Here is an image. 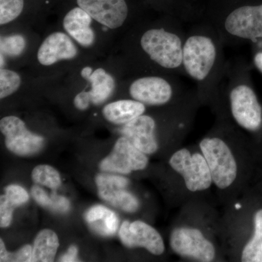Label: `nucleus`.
Wrapping results in <instances>:
<instances>
[{
  "label": "nucleus",
  "instance_id": "28",
  "mask_svg": "<svg viewBox=\"0 0 262 262\" xmlns=\"http://www.w3.org/2000/svg\"><path fill=\"white\" fill-rule=\"evenodd\" d=\"M32 247L30 245H26L13 253L7 252L0 261L32 262Z\"/></svg>",
  "mask_w": 262,
  "mask_h": 262
},
{
  "label": "nucleus",
  "instance_id": "22",
  "mask_svg": "<svg viewBox=\"0 0 262 262\" xmlns=\"http://www.w3.org/2000/svg\"><path fill=\"white\" fill-rule=\"evenodd\" d=\"M33 182L42 184L52 189H56L61 186V178L59 173L51 165H39L33 169Z\"/></svg>",
  "mask_w": 262,
  "mask_h": 262
},
{
  "label": "nucleus",
  "instance_id": "23",
  "mask_svg": "<svg viewBox=\"0 0 262 262\" xmlns=\"http://www.w3.org/2000/svg\"><path fill=\"white\" fill-rule=\"evenodd\" d=\"M21 84V78L13 71L2 69L0 71V98L14 94Z\"/></svg>",
  "mask_w": 262,
  "mask_h": 262
},
{
  "label": "nucleus",
  "instance_id": "31",
  "mask_svg": "<svg viewBox=\"0 0 262 262\" xmlns=\"http://www.w3.org/2000/svg\"><path fill=\"white\" fill-rule=\"evenodd\" d=\"M91 103V98L88 91H82L80 94H77L74 99V105L75 107L82 111L87 110Z\"/></svg>",
  "mask_w": 262,
  "mask_h": 262
},
{
  "label": "nucleus",
  "instance_id": "9",
  "mask_svg": "<svg viewBox=\"0 0 262 262\" xmlns=\"http://www.w3.org/2000/svg\"><path fill=\"white\" fill-rule=\"evenodd\" d=\"M149 159L145 153L138 149L125 136H122L115 143L113 151L101 160L100 169L103 171L128 174L144 170Z\"/></svg>",
  "mask_w": 262,
  "mask_h": 262
},
{
  "label": "nucleus",
  "instance_id": "26",
  "mask_svg": "<svg viewBox=\"0 0 262 262\" xmlns=\"http://www.w3.org/2000/svg\"><path fill=\"white\" fill-rule=\"evenodd\" d=\"M16 208L14 203L5 194L0 196V227H9L13 220V211Z\"/></svg>",
  "mask_w": 262,
  "mask_h": 262
},
{
  "label": "nucleus",
  "instance_id": "33",
  "mask_svg": "<svg viewBox=\"0 0 262 262\" xmlns=\"http://www.w3.org/2000/svg\"><path fill=\"white\" fill-rule=\"evenodd\" d=\"M253 63L255 67L262 74V48L258 50L253 56Z\"/></svg>",
  "mask_w": 262,
  "mask_h": 262
},
{
  "label": "nucleus",
  "instance_id": "1",
  "mask_svg": "<svg viewBox=\"0 0 262 262\" xmlns=\"http://www.w3.org/2000/svg\"><path fill=\"white\" fill-rule=\"evenodd\" d=\"M223 44L220 33L206 20L186 32L183 68L201 94H214L218 91L227 70Z\"/></svg>",
  "mask_w": 262,
  "mask_h": 262
},
{
  "label": "nucleus",
  "instance_id": "17",
  "mask_svg": "<svg viewBox=\"0 0 262 262\" xmlns=\"http://www.w3.org/2000/svg\"><path fill=\"white\" fill-rule=\"evenodd\" d=\"M81 75L91 82V90L89 92L91 103L101 104L113 94L115 89V80L103 69L99 68L93 72L91 67H84Z\"/></svg>",
  "mask_w": 262,
  "mask_h": 262
},
{
  "label": "nucleus",
  "instance_id": "30",
  "mask_svg": "<svg viewBox=\"0 0 262 262\" xmlns=\"http://www.w3.org/2000/svg\"><path fill=\"white\" fill-rule=\"evenodd\" d=\"M51 211L58 213H66L70 208V203L65 196L58 195L56 192L51 194Z\"/></svg>",
  "mask_w": 262,
  "mask_h": 262
},
{
  "label": "nucleus",
  "instance_id": "32",
  "mask_svg": "<svg viewBox=\"0 0 262 262\" xmlns=\"http://www.w3.org/2000/svg\"><path fill=\"white\" fill-rule=\"evenodd\" d=\"M77 253H78L77 248L75 246H71L67 252L60 258L59 261L63 262L77 261H78Z\"/></svg>",
  "mask_w": 262,
  "mask_h": 262
},
{
  "label": "nucleus",
  "instance_id": "34",
  "mask_svg": "<svg viewBox=\"0 0 262 262\" xmlns=\"http://www.w3.org/2000/svg\"><path fill=\"white\" fill-rule=\"evenodd\" d=\"M211 1V0H193L194 4H195L196 8L198 10H200V8L202 5H204L205 3H208V2Z\"/></svg>",
  "mask_w": 262,
  "mask_h": 262
},
{
  "label": "nucleus",
  "instance_id": "25",
  "mask_svg": "<svg viewBox=\"0 0 262 262\" xmlns=\"http://www.w3.org/2000/svg\"><path fill=\"white\" fill-rule=\"evenodd\" d=\"M1 53L10 56H18L26 48V40L23 36L15 34L2 38Z\"/></svg>",
  "mask_w": 262,
  "mask_h": 262
},
{
  "label": "nucleus",
  "instance_id": "21",
  "mask_svg": "<svg viewBox=\"0 0 262 262\" xmlns=\"http://www.w3.org/2000/svg\"><path fill=\"white\" fill-rule=\"evenodd\" d=\"M244 262H262V206L253 215V232L243 248L241 256Z\"/></svg>",
  "mask_w": 262,
  "mask_h": 262
},
{
  "label": "nucleus",
  "instance_id": "13",
  "mask_svg": "<svg viewBox=\"0 0 262 262\" xmlns=\"http://www.w3.org/2000/svg\"><path fill=\"white\" fill-rule=\"evenodd\" d=\"M80 8L107 28L122 27L128 15L125 0H77Z\"/></svg>",
  "mask_w": 262,
  "mask_h": 262
},
{
  "label": "nucleus",
  "instance_id": "27",
  "mask_svg": "<svg viewBox=\"0 0 262 262\" xmlns=\"http://www.w3.org/2000/svg\"><path fill=\"white\" fill-rule=\"evenodd\" d=\"M5 194L13 202L15 206H22L27 203L29 199L28 192L20 186L11 184L5 187Z\"/></svg>",
  "mask_w": 262,
  "mask_h": 262
},
{
  "label": "nucleus",
  "instance_id": "24",
  "mask_svg": "<svg viewBox=\"0 0 262 262\" xmlns=\"http://www.w3.org/2000/svg\"><path fill=\"white\" fill-rule=\"evenodd\" d=\"M24 6V0H0V24L5 25L18 18Z\"/></svg>",
  "mask_w": 262,
  "mask_h": 262
},
{
  "label": "nucleus",
  "instance_id": "16",
  "mask_svg": "<svg viewBox=\"0 0 262 262\" xmlns=\"http://www.w3.org/2000/svg\"><path fill=\"white\" fill-rule=\"evenodd\" d=\"M92 19L87 12L78 7L65 15L63 28L81 46L90 47L96 40V34L91 27Z\"/></svg>",
  "mask_w": 262,
  "mask_h": 262
},
{
  "label": "nucleus",
  "instance_id": "10",
  "mask_svg": "<svg viewBox=\"0 0 262 262\" xmlns=\"http://www.w3.org/2000/svg\"><path fill=\"white\" fill-rule=\"evenodd\" d=\"M173 84L164 77L147 76L134 81L129 93L133 99L144 104L161 106L173 99L176 91Z\"/></svg>",
  "mask_w": 262,
  "mask_h": 262
},
{
  "label": "nucleus",
  "instance_id": "8",
  "mask_svg": "<svg viewBox=\"0 0 262 262\" xmlns=\"http://www.w3.org/2000/svg\"><path fill=\"white\" fill-rule=\"evenodd\" d=\"M0 130L5 136V146L12 152L20 156L36 154L44 146L45 139L28 130L23 120L15 116L3 117Z\"/></svg>",
  "mask_w": 262,
  "mask_h": 262
},
{
  "label": "nucleus",
  "instance_id": "18",
  "mask_svg": "<svg viewBox=\"0 0 262 262\" xmlns=\"http://www.w3.org/2000/svg\"><path fill=\"white\" fill-rule=\"evenodd\" d=\"M145 104L136 100H120L108 103L102 113L106 120L116 125H125L145 113Z\"/></svg>",
  "mask_w": 262,
  "mask_h": 262
},
{
  "label": "nucleus",
  "instance_id": "7",
  "mask_svg": "<svg viewBox=\"0 0 262 262\" xmlns=\"http://www.w3.org/2000/svg\"><path fill=\"white\" fill-rule=\"evenodd\" d=\"M170 246L179 256L198 261H213L216 254L215 246L199 229L187 226L173 229Z\"/></svg>",
  "mask_w": 262,
  "mask_h": 262
},
{
  "label": "nucleus",
  "instance_id": "12",
  "mask_svg": "<svg viewBox=\"0 0 262 262\" xmlns=\"http://www.w3.org/2000/svg\"><path fill=\"white\" fill-rule=\"evenodd\" d=\"M119 237L127 248H144L156 256L165 251V244L159 232L142 221L132 223L124 222L119 231Z\"/></svg>",
  "mask_w": 262,
  "mask_h": 262
},
{
  "label": "nucleus",
  "instance_id": "19",
  "mask_svg": "<svg viewBox=\"0 0 262 262\" xmlns=\"http://www.w3.org/2000/svg\"><path fill=\"white\" fill-rule=\"evenodd\" d=\"M84 220L90 228L103 237L114 235L118 228L119 220L116 213L101 205L89 208L84 214Z\"/></svg>",
  "mask_w": 262,
  "mask_h": 262
},
{
  "label": "nucleus",
  "instance_id": "20",
  "mask_svg": "<svg viewBox=\"0 0 262 262\" xmlns=\"http://www.w3.org/2000/svg\"><path fill=\"white\" fill-rule=\"evenodd\" d=\"M59 247L58 236L49 229L41 230L34 239L32 247V262L54 261L57 250Z\"/></svg>",
  "mask_w": 262,
  "mask_h": 262
},
{
  "label": "nucleus",
  "instance_id": "15",
  "mask_svg": "<svg viewBox=\"0 0 262 262\" xmlns=\"http://www.w3.org/2000/svg\"><path fill=\"white\" fill-rule=\"evenodd\" d=\"M77 53V48L70 37L63 32H54L41 45L37 60L43 66H51L62 60L72 59Z\"/></svg>",
  "mask_w": 262,
  "mask_h": 262
},
{
  "label": "nucleus",
  "instance_id": "5",
  "mask_svg": "<svg viewBox=\"0 0 262 262\" xmlns=\"http://www.w3.org/2000/svg\"><path fill=\"white\" fill-rule=\"evenodd\" d=\"M200 149L211 170L213 184L222 190L228 189L238 176L237 160L228 143L220 136H207L200 142Z\"/></svg>",
  "mask_w": 262,
  "mask_h": 262
},
{
  "label": "nucleus",
  "instance_id": "4",
  "mask_svg": "<svg viewBox=\"0 0 262 262\" xmlns=\"http://www.w3.org/2000/svg\"><path fill=\"white\" fill-rule=\"evenodd\" d=\"M185 35L181 22L170 29H149L141 35V48L160 68L178 75H184L183 46Z\"/></svg>",
  "mask_w": 262,
  "mask_h": 262
},
{
  "label": "nucleus",
  "instance_id": "3",
  "mask_svg": "<svg viewBox=\"0 0 262 262\" xmlns=\"http://www.w3.org/2000/svg\"><path fill=\"white\" fill-rule=\"evenodd\" d=\"M232 73L228 75L227 94L232 118L241 128L258 134L262 131V106L250 79L249 70L246 65H239Z\"/></svg>",
  "mask_w": 262,
  "mask_h": 262
},
{
  "label": "nucleus",
  "instance_id": "11",
  "mask_svg": "<svg viewBox=\"0 0 262 262\" xmlns=\"http://www.w3.org/2000/svg\"><path fill=\"white\" fill-rule=\"evenodd\" d=\"M96 184L98 196L103 201L128 213L137 211L139 201L127 190L128 180L125 177L99 173L96 176Z\"/></svg>",
  "mask_w": 262,
  "mask_h": 262
},
{
  "label": "nucleus",
  "instance_id": "29",
  "mask_svg": "<svg viewBox=\"0 0 262 262\" xmlns=\"http://www.w3.org/2000/svg\"><path fill=\"white\" fill-rule=\"evenodd\" d=\"M31 194L33 199L34 200L39 206L51 209L52 199L51 195H48L42 188L39 186L34 185L31 189Z\"/></svg>",
  "mask_w": 262,
  "mask_h": 262
},
{
  "label": "nucleus",
  "instance_id": "14",
  "mask_svg": "<svg viewBox=\"0 0 262 262\" xmlns=\"http://www.w3.org/2000/svg\"><path fill=\"white\" fill-rule=\"evenodd\" d=\"M156 123L149 115H142L125 124L121 129L122 136L146 155H152L158 149L155 136Z\"/></svg>",
  "mask_w": 262,
  "mask_h": 262
},
{
  "label": "nucleus",
  "instance_id": "6",
  "mask_svg": "<svg viewBox=\"0 0 262 262\" xmlns=\"http://www.w3.org/2000/svg\"><path fill=\"white\" fill-rule=\"evenodd\" d=\"M169 164L182 176L186 187L190 192H203L213 184L209 166L204 155L201 153H192L183 148L172 155Z\"/></svg>",
  "mask_w": 262,
  "mask_h": 262
},
{
  "label": "nucleus",
  "instance_id": "2",
  "mask_svg": "<svg viewBox=\"0 0 262 262\" xmlns=\"http://www.w3.org/2000/svg\"><path fill=\"white\" fill-rule=\"evenodd\" d=\"M200 16L224 43L262 41V0H211L202 5Z\"/></svg>",
  "mask_w": 262,
  "mask_h": 262
}]
</instances>
